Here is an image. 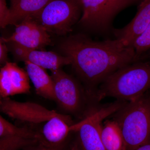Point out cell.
<instances>
[{"label": "cell", "instance_id": "cell-1", "mask_svg": "<svg viewBox=\"0 0 150 150\" xmlns=\"http://www.w3.org/2000/svg\"><path fill=\"white\" fill-rule=\"evenodd\" d=\"M63 55L70 59L73 69L91 98L97 103L98 86L120 68L139 61L132 46L120 39L98 41L86 33L65 38L59 46Z\"/></svg>", "mask_w": 150, "mask_h": 150}, {"label": "cell", "instance_id": "cell-2", "mask_svg": "<svg viewBox=\"0 0 150 150\" xmlns=\"http://www.w3.org/2000/svg\"><path fill=\"white\" fill-rule=\"evenodd\" d=\"M150 90V60L139 61L122 67L108 77L97 90L98 103L106 97L132 101Z\"/></svg>", "mask_w": 150, "mask_h": 150}, {"label": "cell", "instance_id": "cell-3", "mask_svg": "<svg viewBox=\"0 0 150 150\" xmlns=\"http://www.w3.org/2000/svg\"><path fill=\"white\" fill-rule=\"evenodd\" d=\"M112 115L122 132L125 150L144 144L150 138V90L126 103Z\"/></svg>", "mask_w": 150, "mask_h": 150}, {"label": "cell", "instance_id": "cell-4", "mask_svg": "<svg viewBox=\"0 0 150 150\" xmlns=\"http://www.w3.org/2000/svg\"><path fill=\"white\" fill-rule=\"evenodd\" d=\"M144 0H78L82 15L78 24L85 31L97 35L112 33L115 17L131 6Z\"/></svg>", "mask_w": 150, "mask_h": 150}, {"label": "cell", "instance_id": "cell-5", "mask_svg": "<svg viewBox=\"0 0 150 150\" xmlns=\"http://www.w3.org/2000/svg\"><path fill=\"white\" fill-rule=\"evenodd\" d=\"M126 101L117 100L103 106L93 108L81 120L70 126L77 134L75 143L79 150H105L101 137L103 121L119 110Z\"/></svg>", "mask_w": 150, "mask_h": 150}, {"label": "cell", "instance_id": "cell-6", "mask_svg": "<svg viewBox=\"0 0 150 150\" xmlns=\"http://www.w3.org/2000/svg\"><path fill=\"white\" fill-rule=\"evenodd\" d=\"M56 101L70 114L85 116L97 103L93 101L76 79L61 69L51 71Z\"/></svg>", "mask_w": 150, "mask_h": 150}, {"label": "cell", "instance_id": "cell-7", "mask_svg": "<svg viewBox=\"0 0 150 150\" xmlns=\"http://www.w3.org/2000/svg\"><path fill=\"white\" fill-rule=\"evenodd\" d=\"M81 15L78 0H52L31 18L48 33L64 35L72 31Z\"/></svg>", "mask_w": 150, "mask_h": 150}, {"label": "cell", "instance_id": "cell-8", "mask_svg": "<svg viewBox=\"0 0 150 150\" xmlns=\"http://www.w3.org/2000/svg\"><path fill=\"white\" fill-rule=\"evenodd\" d=\"M0 112L13 119L32 124L44 123L59 114L35 103L19 102L9 97L0 99Z\"/></svg>", "mask_w": 150, "mask_h": 150}, {"label": "cell", "instance_id": "cell-9", "mask_svg": "<svg viewBox=\"0 0 150 150\" xmlns=\"http://www.w3.org/2000/svg\"><path fill=\"white\" fill-rule=\"evenodd\" d=\"M16 25L12 35L2 38L4 43L13 42L24 48L37 50L51 43V36L46 28L31 17L24 19Z\"/></svg>", "mask_w": 150, "mask_h": 150}, {"label": "cell", "instance_id": "cell-10", "mask_svg": "<svg viewBox=\"0 0 150 150\" xmlns=\"http://www.w3.org/2000/svg\"><path fill=\"white\" fill-rule=\"evenodd\" d=\"M5 43L6 44L8 50L11 51L17 61L30 62L45 69L53 71L71 64L68 57L54 52L25 48L13 42Z\"/></svg>", "mask_w": 150, "mask_h": 150}, {"label": "cell", "instance_id": "cell-11", "mask_svg": "<svg viewBox=\"0 0 150 150\" xmlns=\"http://www.w3.org/2000/svg\"><path fill=\"white\" fill-rule=\"evenodd\" d=\"M26 71L15 63L7 62L0 69V99L30 92Z\"/></svg>", "mask_w": 150, "mask_h": 150}, {"label": "cell", "instance_id": "cell-12", "mask_svg": "<svg viewBox=\"0 0 150 150\" xmlns=\"http://www.w3.org/2000/svg\"><path fill=\"white\" fill-rule=\"evenodd\" d=\"M70 116L59 113L44 123L39 131H36L38 143L49 147L67 144L70 126L74 124Z\"/></svg>", "mask_w": 150, "mask_h": 150}, {"label": "cell", "instance_id": "cell-13", "mask_svg": "<svg viewBox=\"0 0 150 150\" xmlns=\"http://www.w3.org/2000/svg\"><path fill=\"white\" fill-rule=\"evenodd\" d=\"M150 24V0H144L138 7L136 16L126 26L114 28L112 34L125 45L132 46L134 41Z\"/></svg>", "mask_w": 150, "mask_h": 150}, {"label": "cell", "instance_id": "cell-14", "mask_svg": "<svg viewBox=\"0 0 150 150\" xmlns=\"http://www.w3.org/2000/svg\"><path fill=\"white\" fill-rule=\"evenodd\" d=\"M10 7L0 23V28L19 23L39 13L52 0H9Z\"/></svg>", "mask_w": 150, "mask_h": 150}, {"label": "cell", "instance_id": "cell-15", "mask_svg": "<svg viewBox=\"0 0 150 150\" xmlns=\"http://www.w3.org/2000/svg\"><path fill=\"white\" fill-rule=\"evenodd\" d=\"M24 63L26 72L34 86L36 93L46 99L56 101L54 82L46 69L30 62Z\"/></svg>", "mask_w": 150, "mask_h": 150}, {"label": "cell", "instance_id": "cell-16", "mask_svg": "<svg viewBox=\"0 0 150 150\" xmlns=\"http://www.w3.org/2000/svg\"><path fill=\"white\" fill-rule=\"evenodd\" d=\"M101 140L105 150H125L122 132L113 120H107L102 125Z\"/></svg>", "mask_w": 150, "mask_h": 150}, {"label": "cell", "instance_id": "cell-17", "mask_svg": "<svg viewBox=\"0 0 150 150\" xmlns=\"http://www.w3.org/2000/svg\"><path fill=\"white\" fill-rule=\"evenodd\" d=\"M12 136H18L38 140L36 131L28 128L15 126L0 115V138Z\"/></svg>", "mask_w": 150, "mask_h": 150}, {"label": "cell", "instance_id": "cell-18", "mask_svg": "<svg viewBox=\"0 0 150 150\" xmlns=\"http://www.w3.org/2000/svg\"><path fill=\"white\" fill-rule=\"evenodd\" d=\"M38 142L34 139L18 136L0 138V150H19Z\"/></svg>", "mask_w": 150, "mask_h": 150}, {"label": "cell", "instance_id": "cell-19", "mask_svg": "<svg viewBox=\"0 0 150 150\" xmlns=\"http://www.w3.org/2000/svg\"><path fill=\"white\" fill-rule=\"evenodd\" d=\"M137 58L142 61V56L150 50V24L132 44Z\"/></svg>", "mask_w": 150, "mask_h": 150}, {"label": "cell", "instance_id": "cell-20", "mask_svg": "<svg viewBox=\"0 0 150 150\" xmlns=\"http://www.w3.org/2000/svg\"><path fill=\"white\" fill-rule=\"evenodd\" d=\"M67 144L59 146L49 147L42 144L39 143L34 145H30L25 148L24 150H65Z\"/></svg>", "mask_w": 150, "mask_h": 150}, {"label": "cell", "instance_id": "cell-21", "mask_svg": "<svg viewBox=\"0 0 150 150\" xmlns=\"http://www.w3.org/2000/svg\"><path fill=\"white\" fill-rule=\"evenodd\" d=\"M2 38H0V67H2L6 63L8 48Z\"/></svg>", "mask_w": 150, "mask_h": 150}, {"label": "cell", "instance_id": "cell-22", "mask_svg": "<svg viewBox=\"0 0 150 150\" xmlns=\"http://www.w3.org/2000/svg\"><path fill=\"white\" fill-rule=\"evenodd\" d=\"M8 10L6 0H0V23L5 17Z\"/></svg>", "mask_w": 150, "mask_h": 150}, {"label": "cell", "instance_id": "cell-23", "mask_svg": "<svg viewBox=\"0 0 150 150\" xmlns=\"http://www.w3.org/2000/svg\"><path fill=\"white\" fill-rule=\"evenodd\" d=\"M133 150H150V138L144 144Z\"/></svg>", "mask_w": 150, "mask_h": 150}, {"label": "cell", "instance_id": "cell-24", "mask_svg": "<svg viewBox=\"0 0 150 150\" xmlns=\"http://www.w3.org/2000/svg\"><path fill=\"white\" fill-rule=\"evenodd\" d=\"M79 150V149H78V147L76 145V144L74 142L71 145V146H70L68 148L67 150Z\"/></svg>", "mask_w": 150, "mask_h": 150}, {"label": "cell", "instance_id": "cell-25", "mask_svg": "<svg viewBox=\"0 0 150 150\" xmlns=\"http://www.w3.org/2000/svg\"><path fill=\"white\" fill-rule=\"evenodd\" d=\"M145 59H149L150 60V50L142 56V60H144Z\"/></svg>", "mask_w": 150, "mask_h": 150}]
</instances>
